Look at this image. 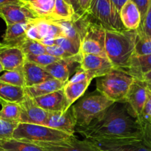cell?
I'll return each instance as SVG.
<instances>
[{
    "mask_svg": "<svg viewBox=\"0 0 151 151\" xmlns=\"http://www.w3.org/2000/svg\"><path fill=\"white\" fill-rule=\"evenodd\" d=\"M114 103L102 114L84 127L76 126L75 131L85 139L121 137L136 132L139 124L128 111L126 106Z\"/></svg>",
    "mask_w": 151,
    "mask_h": 151,
    "instance_id": "1",
    "label": "cell"
},
{
    "mask_svg": "<svg viewBox=\"0 0 151 151\" xmlns=\"http://www.w3.org/2000/svg\"><path fill=\"white\" fill-rule=\"evenodd\" d=\"M137 30L106 29V52L115 69L126 72L135 54Z\"/></svg>",
    "mask_w": 151,
    "mask_h": 151,
    "instance_id": "2",
    "label": "cell"
},
{
    "mask_svg": "<svg viewBox=\"0 0 151 151\" xmlns=\"http://www.w3.org/2000/svg\"><path fill=\"white\" fill-rule=\"evenodd\" d=\"M139 128L121 137L90 139L100 151H151V123L142 118L137 119Z\"/></svg>",
    "mask_w": 151,
    "mask_h": 151,
    "instance_id": "3",
    "label": "cell"
},
{
    "mask_svg": "<svg viewBox=\"0 0 151 151\" xmlns=\"http://www.w3.org/2000/svg\"><path fill=\"white\" fill-rule=\"evenodd\" d=\"M134 80V77L125 71L114 69L104 76L97 78V91L114 103L125 104Z\"/></svg>",
    "mask_w": 151,
    "mask_h": 151,
    "instance_id": "4",
    "label": "cell"
},
{
    "mask_svg": "<svg viewBox=\"0 0 151 151\" xmlns=\"http://www.w3.org/2000/svg\"><path fill=\"white\" fill-rule=\"evenodd\" d=\"M114 103V102L99 91L79 99L72 106L77 126L84 127L89 125Z\"/></svg>",
    "mask_w": 151,
    "mask_h": 151,
    "instance_id": "5",
    "label": "cell"
},
{
    "mask_svg": "<svg viewBox=\"0 0 151 151\" xmlns=\"http://www.w3.org/2000/svg\"><path fill=\"white\" fill-rule=\"evenodd\" d=\"M72 136L74 135L44 125L20 122L13 132V139L35 145L62 142Z\"/></svg>",
    "mask_w": 151,
    "mask_h": 151,
    "instance_id": "6",
    "label": "cell"
},
{
    "mask_svg": "<svg viewBox=\"0 0 151 151\" xmlns=\"http://www.w3.org/2000/svg\"><path fill=\"white\" fill-rule=\"evenodd\" d=\"M88 13L106 29H125L119 11L111 0H91Z\"/></svg>",
    "mask_w": 151,
    "mask_h": 151,
    "instance_id": "7",
    "label": "cell"
},
{
    "mask_svg": "<svg viewBox=\"0 0 151 151\" xmlns=\"http://www.w3.org/2000/svg\"><path fill=\"white\" fill-rule=\"evenodd\" d=\"M106 29L100 23L91 21L81 41L80 53L91 54L108 58L106 52Z\"/></svg>",
    "mask_w": 151,
    "mask_h": 151,
    "instance_id": "8",
    "label": "cell"
},
{
    "mask_svg": "<svg viewBox=\"0 0 151 151\" xmlns=\"http://www.w3.org/2000/svg\"><path fill=\"white\" fill-rule=\"evenodd\" d=\"M91 15L88 13H75L69 20L56 22L63 29L65 37L72 40L79 48L81 41L91 22Z\"/></svg>",
    "mask_w": 151,
    "mask_h": 151,
    "instance_id": "9",
    "label": "cell"
},
{
    "mask_svg": "<svg viewBox=\"0 0 151 151\" xmlns=\"http://www.w3.org/2000/svg\"><path fill=\"white\" fill-rule=\"evenodd\" d=\"M147 99V87L145 82L135 79L129 88L125 106L130 114L137 119L142 116Z\"/></svg>",
    "mask_w": 151,
    "mask_h": 151,
    "instance_id": "10",
    "label": "cell"
},
{
    "mask_svg": "<svg viewBox=\"0 0 151 151\" xmlns=\"http://www.w3.org/2000/svg\"><path fill=\"white\" fill-rule=\"evenodd\" d=\"M94 78L96 77L92 73L85 72L80 68L72 79L66 83L63 90L69 108L83 96Z\"/></svg>",
    "mask_w": 151,
    "mask_h": 151,
    "instance_id": "11",
    "label": "cell"
},
{
    "mask_svg": "<svg viewBox=\"0 0 151 151\" xmlns=\"http://www.w3.org/2000/svg\"><path fill=\"white\" fill-rule=\"evenodd\" d=\"M0 17L6 25L18 23H33L41 18L23 4H6L0 6Z\"/></svg>",
    "mask_w": 151,
    "mask_h": 151,
    "instance_id": "12",
    "label": "cell"
},
{
    "mask_svg": "<svg viewBox=\"0 0 151 151\" xmlns=\"http://www.w3.org/2000/svg\"><path fill=\"white\" fill-rule=\"evenodd\" d=\"M27 37L36 41L45 38H58L65 37L61 27L56 22L45 19H38L30 24L27 31Z\"/></svg>",
    "mask_w": 151,
    "mask_h": 151,
    "instance_id": "13",
    "label": "cell"
},
{
    "mask_svg": "<svg viewBox=\"0 0 151 151\" xmlns=\"http://www.w3.org/2000/svg\"><path fill=\"white\" fill-rule=\"evenodd\" d=\"M35 145L42 147L44 151H100L91 141L85 139L80 140L75 135L62 142Z\"/></svg>",
    "mask_w": 151,
    "mask_h": 151,
    "instance_id": "14",
    "label": "cell"
},
{
    "mask_svg": "<svg viewBox=\"0 0 151 151\" xmlns=\"http://www.w3.org/2000/svg\"><path fill=\"white\" fill-rule=\"evenodd\" d=\"M19 104L22 109L19 123L35 124L45 126L48 117V111L39 107L34 99L26 94L24 100Z\"/></svg>",
    "mask_w": 151,
    "mask_h": 151,
    "instance_id": "15",
    "label": "cell"
},
{
    "mask_svg": "<svg viewBox=\"0 0 151 151\" xmlns=\"http://www.w3.org/2000/svg\"><path fill=\"white\" fill-rule=\"evenodd\" d=\"M80 68L85 72L92 73L96 78L104 76L114 69L110 60L102 56L81 53Z\"/></svg>",
    "mask_w": 151,
    "mask_h": 151,
    "instance_id": "16",
    "label": "cell"
},
{
    "mask_svg": "<svg viewBox=\"0 0 151 151\" xmlns=\"http://www.w3.org/2000/svg\"><path fill=\"white\" fill-rule=\"evenodd\" d=\"M45 126L63 131L70 135H75L77 123L72 106L66 111L48 112Z\"/></svg>",
    "mask_w": 151,
    "mask_h": 151,
    "instance_id": "17",
    "label": "cell"
},
{
    "mask_svg": "<svg viewBox=\"0 0 151 151\" xmlns=\"http://www.w3.org/2000/svg\"><path fill=\"white\" fill-rule=\"evenodd\" d=\"M26 56L20 47L0 43V62L4 71L22 69Z\"/></svg>",
    "mask_w": 151,
    "mask_h": 151,
    "instance_id": "18",
    "label": "cell"
},
{
    "mask_svg": "<svg viewBox=\"0 0 151 151\" xmlns=\"http://www.w3.org/2000/svg\"><path fill=\"white\" fill-rule=\"evenodd\" d=\"M34 100L39 107L48 112H63L69 109L63 88L46 95L35 97Z\"/></svg>",
    "mask_w": 151,
    "mask_h": 151,
    "instance_id": "19",
    "label": "cell"
},
{
    "mask_svg": "<svg viewBox=\"0 0 151 151\" xmlns=\"http://www.w3.org/2000/svg\"><path fill=\"white\" fill-rule=\"evenodd\" d=\"M81 58V55L79 54L69 58L60 59L58 61L55 62L44 67V69L50 73L52 78L66 83L69 81V78L70 75L71 66L75 63H79L80 65Z\"/></svg>",
    "mask_w": 151,
    "mask_h": 151,
    "instance_id": "20",
    "label": "cell"
},
{
    "mask_svg": "<svg viewBox=\"0 0 151 151\" xmlns=\"http://www.w3.org/2000/svg\"><path fill=\"white\" fill-rule=\"evenodd\" d=\"M22 71L24 77L26 87L33 86L52 78V77L44 67L27 60L24 63Z\"/></svg>",
    "mask_w": 151,
    "mask_h": 151,
    "instance_id": "21",
    "label": "cell"
},
{
    "mask_svg": "<svg viewBox=\"0 0 151 151\" xmlns=\"http://www.w3.org/2000/svg\"><path fill=\"white\" fill-rule=\"evenodd\" d=\"M119 16L125 29L136 30L141 24V13L137 4L132 0H128L122 6L119 11Z\"/></svg>",
    "mask_w": 151,
    "mask_h": 151,
    "instance_id": "22",
    "label": "cell"
},
{
    "mask_svg": "<svg viewBox=\"0 0 151 151\" xmlns=\"http://www.w3.org/2000/svg\"><path fill=\"white\" fill-rule=\"evenodd\" d=\"M65 85H66V83L61 82L55 78H51L33 86L26 87L24 90L25 93L28 97L34 99L35 97L46 95V94H50V93L63 88Z\"/></svg>",
    "mask_w": 151,
    "mask_h": 151,
    "instance_id": "23",
    "label": "cell"
},
{
    "mask_svg": "<svg viewBox=\"0 0 151 151\" xmlns=\"http://www.w3.org/2000/svg\"><path fill=\"white\" fill-rule=\"evenodd\" d=\"M31 24L18 23L7 25V29L3 35L4 44L14 46L20 44L27 38V31Z\"/></svg>",
    "mask_w": 151,
    "mask_h": 151,
    "instance_id": "24",
    "label": "cell"
},
{
    "mask_svg": "<svg viewBox=\"0 0 151 151\" xmlns=\"http://www.w3.org/2000/svg\"><path fill=\"white\" fill-rule=\"evenodd\" d=\"M151 71V55H134L126 72L134 79L142 81L145 75Z\"/></svg>",
    "mask_w": 151,
    "mask_h": 151,
    "instance_id": "25",
    "label": "cell"
},
{
    "mask_svg": "<svg viewBox=\"0 0 151 151\" xmlns=\"http://www.w3.org/2000/svg\"><path fill=\"white\" fill-rule=\"evenodd\" d=\"M75 10L73 6L68 0H55L54 8L50 16L45 19L60 22V21L69 20L75 14Z\"/></svg>",
    "mask_w": 151,
    "mask_h": 151,
    "instance_id": "26",
    "label": "cell"
},
{
    "mask_svg": "<svg viewBox=\"0 0 151 151\" xmlns=\"http://www.w3.org/2000/svg\"><path fill=\"white\" fill-rule=\"evenodd\" d=\"M25 96L26 93L24 88L0 81V100L20 103L24 100Z\"/></svg>",
    "mask_w": 151,
    "mask_h": 151,
    "instance_id": "27",
    "label": "cell"
},
{
    "mask_svg": "<svg viewBox=\"0 0 151 151\" xmlns=\"http://www.w3.org/2000/svg\"><path fill=\"white\" fill-rule=\"evenodd\" d=\"M0 149L7 151H44L42 147L37 145L13 138L0 139Z\"/></svg>",
    "mask_w": 151,
    "mask_h": 151,
    "instance_id": "28",
    "label": "cell"
},
{
    "mask_svg": "<svg viewBox=\"0 0 151 151\" xmlns=\"http://www.w3.org/2000/svg\"><path fill=\"white\" fill-rule=\"evenodd\" d=\"M55 0H31L24 4L41 19H47L52 11Z\"/></svg>",
    "mask_w": 151,
    "mask_h": 151,
    "instance_id": "29",
    "label": "cell"
},
{
    "mask_svg": "<svg viewBox=\"0 0 151 151\" xmlns=\"http://www.w3.org/2000/svg\"><path fill=\"white\" fill-rule=\"evenodd\" d=\"M1 109L0 110V118L9 122L19 123L21 116V106L19 103L0 100Z\"/></svg>",
    "mask_w": 151,
    "mask_h": 151,
    "instance_id": "30",
    "label": "cell"
},
{
    "mask_svg": "<svg viewBox=\"0 0 151 151\" xmlns=\"http://www.w3.org/2000/svg\"><path fill=\"white\" fill-rule=\"evenodd\" d=\"M20 47L25 55H43L47 54V50L46 46L41 44L38 41L27 38L22 41L20 44L16 45Z\"/></svg>",
    "mask_w": 151,
    "mask_h": 151,
    "instance_id": "31",
    "label": "cell"
},
{
    "mask_svg": "<svg viewBox=\"0 0 151 151\" xmlns=\"http://www.w3.org/2000/svg\"><path fill=\"white\" fill-rule=\"evenodd\" d=\"M0 81L21 88H25L26 87L22 69L5 71V72L0 76Z\"/></svg>",
    "mask_w": 151,
    "mask_h": 151,
    "instance_id": "32",
    "label": "cell"
},
{
    "mask_svg": "<svg viewBox=\"0 0 151 151\" xmlns=\"http://www.w3.org/2000/svg\"><path fill=\"white\" fill-rule=\"evenodd\" d=\"M26 56V60L28 61L32 62L34 63H36L37 65L46 67L52 63L57 62L60 60L61 58L54 57L52 55H50L49 54H43V55H27Z\"/></svg>",
    "mask_w": 151,
    "mask_h": 151,
    "instance_id": "33",
    "label": "cell"
},
{
    "mask_svg": "<svg viewBox=\"0 0 151 151\" xmlns=\"http://www.w3.org/2000/svg\"><path fill=\"white\" fill-rule=\"evenodd\" d=\"M151 55V38L138 34L137 42H136L134 55Z\"/></svg>",
    "mask_w": 151,
    "mask_h": 151,
    "instance_id": "34",
    "label": "cell"
},
{
    "mask_svg": "<svg viewBox=\"0 0 151 151\" xmlns=\"http://www.w3.org/2000/svg\"><path fill=\"white\" fill-rule=\"evenodd\" d=\"M54 44L62 47L65 51L70 53L72 55H78L80 53V48L67 37H60V38H55Z\"/></svg>",
    "mask_w": 151,
    "mask_h": 151,
    "instance_id": "35",
    "label": "cell"
},
{
    "mask_svg": "<svg viewBox=\"0 0 151 151\" xmlns=\"http://www.w3.org/2000/svg\"><path fill=\"white\" fill-rule=\"evenodd\" d=\"M19 123L9 122L0 118V139L13 138V134Z\"/></svg>",
    "mask_w": 151,
    "mask_h": 151,
    "instance_id": "36",
    "label": "cell"
},
{
    "mask_svg": "<svg viewBox=\"0 0 151 151\" xmlns=\"http://www.w3.org/2000/svg\"><path fill=\"white\" fill-rule=\"evenodd\" d=\"M137 30L139 35L151 38V0L145 16L142 20L141 24Z\"/></svg>",
    "mask_w": 151,
    "mask_h": 151,
    "instance_id": "37",
    "label": "cell"
},
{
    "mask_svg": "<svg viewBox=\"0 0 151 151\" xmlns=\"http://www.w3.org/2000/svg\"><path fill=\"white\" fill-rule=\"evenodd\" d=\"M47 47V54L54 56V57L58 58L66 59L72 57V56H75L72 55L70 53L67 52L66 51H65L62 47H59L58 45L49 46V47Z\"/></svg>",
    "mask_w": 151,
    "mask_h": 151,
    "instance_id": "38",
    "label": "cell"
},
{
    "mask_svg": "<svg viewBox=\"0 0 151 151\" xmlns=\"http://www.w3.org/2000/svg\"><path fill=\"white\" fill-rule=\"evenodd\" d=\"M139 118H142L145 120L151 123V91L147 89V99L142 116Z\"/></svg>",
    "mask_w": 151,
    "mask_h": 151,
    "instance_id": "39",
    "label": "cell"
},
{
    "mask_svg": "<svg viewBox=\"0 0 151 151\" xmlns=\"http://www.w3.org/2000/svg\"><path fill=\"white\" fill-rule=\"evenodd\" d=\"M134 3L137 5L140 13H141L142 20L145 16L146 13L148 9L149 4H150V0H132Z\"/></svg>",
    "mask_w": 151,
    "mask_h": 151,
    "instance_id": "40",
    "label": "cell"
},
{
    "mask_svg": "<svg viewBox=\"0 0 151 151\" xmlns=\"http://www.w3.org/2000/svg\"><path fill=\"white\" fill-rule=\"evenodd\" d=\"M91 0H79L80 11L78 13H83L88 12L91 4Z\"/></svg>",
    "mask_w": 151,
    "mask_h": 151,
    "instance_id": "41",
    "label": "cell"
},
{
    "mask_svg": "<svg viewBox=\"0 0 151 151\" xmlns=\"http://www.w3.org/2000/svg\"><path fill=\"white\" fill-rule=\"evenodd\" d=\"M142 81H145L147 85V89L150 90L151 91V71L148 73H147L146 75H144V77L142 78Z\"/></svg>",
    "mask_w": 151,
    "mask_h": 151,
    "instance_id": "42",
    "label": "cell"
},
{
    "mask_svg": "<svg viewBox=\"0 0 151 151\" xmlns=\"http://www.w3.org/2000/svg\"><path fill=\"white\" fill-rule=\"evenodd\" d=\"M112 2L114 4V5L116 6V7L117 8V10L119 11H120L121 8L122 7V6L128 1V0H111Z\"/></svg>",
    "mask_w": 151,
    "mask_h": 151,
    "instance_id": "43",
    "label": "cell"
},
{
    "mask_svg": "<svg viewBox=\"0 0 151 151\" xmlns=\"http://www.w3.org/2000/svg\"><path fill=\"white\" fill-rule=\"evenodd\" d=\"M22 4L19 0H0V6L6 4Z\"/></svg>",
    "mask_w": 151,
    "mask_h": 151,
    "instance_id": "44",
    "label": "cell"
},
{
    "mask_svg": "<svg viewBox=\"0 0 151 151\" xmlns=\"http://www.w3.org/2000/svg\"><path fill=\"white\" fill-rule=\"evenodd\" d=\"M69 2L73 6L74 9H75L76 13H79L80 8H79V0H68Z\"/></svg>",
    "mask_w": 151,
    "mask_h": 151,
    "instance_id": "45",
    "label": "cell"
},
{
    "mask_svg": "<svg viewBox=\"0 0 151 151\" xmlns=\"http://www.w3.org/2000/svg\"><path fill=\"white\" fill-rule=\"evenodd\" d=\"M19 1H20L22 3V4H25V3H27V2H28V1H31V0H19Z\"/></svg>",
    "mask_w": 151,
    "mask_h": 151,
    "instance_id": "46",
    "label": "cell"
},
{
    "mask_svg": "<svg viewBox=\"0 0 151 151\" xmlns=\"http://www.w3.org/2000/svg\"><path fill=\"white\" fill-rule=\"evenodd\" d=\"M3 71H4V68H3L2 65H1V62H0V73H1V72H3Z\"/></svg>",
    "mask_w": 151,
    "mask_h": 151,
    "instance_id": "47",
    "label": "cell"
},
{
    "mask_svg": "<svg viewBox=\"0 0 151 151\" xmlns=\"http://www.w3.org/2000/svg\"><path fill=\"white\" fill-rule=\"evenodd\" d=\"M0 151H7V150H3V149H0Z\"/></svg>",
    "mask_w": 151,
    "mask_h": 151,
    "instance_id": "48",
    "label": "cell"
}]
</instances>
